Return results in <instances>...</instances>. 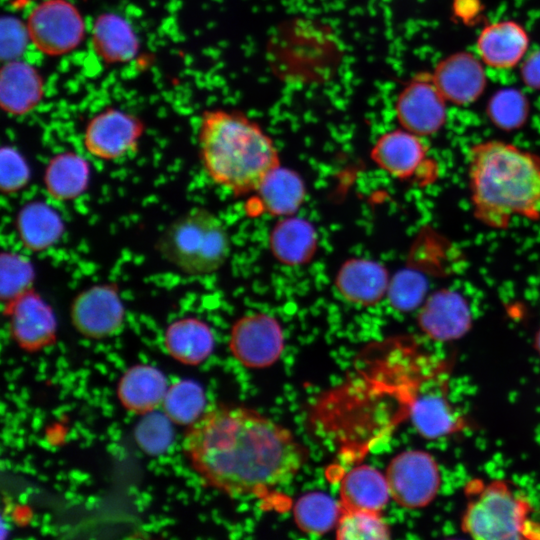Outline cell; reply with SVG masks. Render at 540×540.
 Masks as SVG:
<instances>
[{"mask_svg":"<svg viewBox=\"0 0 540 540\" xmlns=\"http://www.w3.org/2000/svg\"><path fill=\"white\" fill-rule=\"evenodd\" d=\"M472 323L464 298L453 291H439L430 296L418 314V325L429 338L448 342L464 336Z\"/></svg>","mask_w":540,"mask_h":540,"instance_id":"obj_14","label":"cell"},{"mask_svg":"<svg viewBox=\"0 0 540 540\" xmlns=\"http://www.w3.org/2000/svg\"><path fill=\"white\" fill-rule=\"evenodd\" d=\"M15 232L26 250L40 253L60 241L65 232V224L52 206L43 201H31L17 212Z\"/></svg>","mask_w":540,"mask_h":540,"instance_id":"obj_18","label":"cell"},{"mask_svg":"<svg viewBox=\"0 0 540 540\" xmlns=\"http://www.w3.org/2000/svg\"><path fill=\"white\" fill-rule=\"evenodd\" d=\"M336 537L340 540H384L390 538V529L381 513L342 510Z\"/></svg>","mask_w":540,"mask_h":540,"instance_id":"obj_30","label":"cell"},{"mask_svg":"<svg viewBox=\"0 0 540 540\" xmlns=\"http://www.w3.org/2000/svg\"><path fill=\"white\" fill-rule=\"evenodd\" d=\"M426 293L424 278L412 271H402L390 279L387 297L399 311H412L421 305Z\"/></svg>","mask_w":540,"mask_h":540,"instance_id":"obj_33","label":"cell"},{"mask_svg":"<svg viewBox=\"0 0 540 540\" xmlns=\"http://www.w3.org/2000/svg\"><path fill=\"white\" fill-rule=\"evenodd\" d=\"M172 423L164 412L145 414L135 429L138 446L150 455L163 453L173 439Z\"/></svg>","mask_w":540,"mask_h":540,"instance_id":"obj_32","label":"cell"},{"mask_svg":"<svg viewBox=\"0 0 540 540\" xmlns=\"http://www.w3.org/2000/svg\"><path fill=\"white\" fill-rule=\"evenodd\" d=\"M264 213L286 217L294 215L306 198L302 177L281 165L272 170L254 192Z\"/></svg>","mask_w":540,"mask_h":540,"instance_id":"obj_25","label":"cell"},{"mask_svg":"<svg viewBox=\"0 0 540 540\" xmlns=\"http://www.w3.org/2000/svg\"><path fill=\"white\" fill-rule=\"evenodd\" d=\"M144 131L140 118L111 107L95 114L87 122L83 146L94 158L118 161L136 152Z\"/></svg>","mask_w":540,"mask_h":540,"instance_id":"obj_8","label":"cell"},{"mask_svg":"<svg viewBox=\"0 0 540 540\" xmlns=\"http://www.w3.org/2000/svg\"><path fill=\"white\" fill-rule=\"evenodd\" d=\"M409 416L417 432L428 439L448 436L463 426L462 419L442 391L418 395L410 405Z\"/></svg>","mask_w":540,"mask_h":540,"instance_id":"obj_27","label":"cell"},{"mask_svg":"<svg viewBox=\"0 0 540 540\" xmlns=\"http://www.w3.org/2000/svg\"><path fill=\"white\" fill-rule=\"evenodd\" d=\"M75 330L86 338L103 339L118 333L125 320V307L115 283H98L80 291L70 305Z\"/></svg>","mask_w":540,"mask_h":540,"instance_id":"obj_10","label":"cell"},{"mask_svg":"<svg viewBox=\"0 0 540 540\" xmlns=\"http://www.w3.org/2000/svg\"><path fill=\"white\" fill-rule=\"evenodd\" d=\"M215 337L210 326L197 317L179 318L166 328L164 347L176 361L196 366L213 352Z\"/></svg>","mask_w":540,"mask_h":540,"instance_id":"obj_22","label":"cell"},{"mask_svg":"<svg viewBox=\"0 0 540 540\" xmlns=\"http://www.w3.org/2000/svg\"><path fill=\"white\" fill-rule=\"evenodd\" d=\"M385 476L391 498L405 509L428 506L441 486V473L435 458L423 450H406L389 462Z\"/></svg>","mask_w":540,"mask_h":540,"instance_id":"obj_7","label":"cell"},{"mask_svg":"<svg viewBox=\"0 0 540 540\" xmlns=\"http://www.w3.org/2000/svg\"><path fill=\"white\" fill-rule=\"evenodd\" d=\"M432 79L446 100L458 104L475 100L485 84L480 62L469 54H457L441 62Z\"/></svg>","mask_w":540,"mask_h":540,"instance_id":"obj_21","label":"cell"},{"mask_svg":"<svg viewBox=\"0 0 540 540\" xmlns=\"http://www.w3.org/2000/svg\"><path fill=\"white\" fill-rule=\"evenodd\" d=\"M43 96V81L29 63L7 61L0 72V104L11 116L26 115L35 109Z\"/></svg>","mask_w":540,"mask_h":540,"instance_id":"obj_16","label":"cell"},{"mask_svg":"<svg viewBox=\"0 0 540 540\" xmlns=\"http://www.w3.org/2000/svg\"><path fill=\"white\" fill-rule=\"evenodd\" d=\"M9 331L23 350L36 352L57 338V318L51 305L34 288L4 303Z\"/></svg>","mask_w":540,"mask_h":540,"instance_id":"obj_11","label":"cell"},{"mask_svg":"<svg viewBox=\"0 0 540 540\" xmlns=\"http://www.w3.org/2000/svg\"><path fill=\"white\" fill-rule=\"evenodd\" d=\"M341 514L340 502L321 491L302 495L293 507L296 526L302 532L314 536L323 535L335 528Z\"/></svg>","mask_w":540,"mask_h":540,"instance_id":"obj_28","label":"cell"},{"mask_svg":"<svg viewBox=\"0 0 540 540\" xmlns=\"http://www.w3.org/2000/svg\"><path fill=\"white\" fill-rule=\"evenodd\" d=\"M168 387L161 370L148 364H137L121 376L117 396L127 411L145 415L162 406Z\"/></svg>","mask_w":540,"mask_h":540,"instance_id":"obj_17","label":"cell"},{"mask_svg":"<svg viewBox=\"0 0 540 540\" xmlns=\"http://www.w3.org/2000/svg\"><path fill=\"white\" fill-rule=\"evenodd\" d=\"M182 448L199 477L232 498L285 486L308 460L289 429L254 409L227 404L206 407L188 426Z\"/></svg>","mask_w":540,"mask_h":540,"instance_id":"obj_1","label":"cell"},{"mask_svg":"<svg viewBox=\"0 0 540 540\" xmlns=\"http://www.w3.org/2000/svg\"><path fill=\"white\" fill-rule=\"evenodd\" d=\"M30 42L41 53L60 56L76 49L85 37V22L68 0H42L29 13Z\"/></svg>","mask_w":540,"mask_h":540,"instance_id":"obj_6","label":"cell"},{"mask_svg":"<svg viewBox=\"0 0 540 540\" xmlns=\"http://www.w3.org/2000/svg\"><path fill=\"white\" fill-rule=\"evenodd\" d=\"M390 278L378 261L351 258L343 262L335 275V288L347 302L367 307L387 296Z\"/></svg>","mask_w":540,"mask_h":540,"instance_id":"obj_15","label":"cell"},{"mask_svg":"<svg viewBox=\"0 0 540 540\" xmlns=\"http://www.w3.org/2000/svg\"><path fill=\"white\" fill-rule=\"evenodd\" d=\"M525 30L513 21H499L485 27L477 40L480 60L494 69L518 64L528 49Z\"/></svg>","mask_w":540,"mask_h":540,"instance_id":"obj_19","label":"cell"},{"mask_svg":"<svg viewBox=\"0 0 540 540\" xmlns=\"http://www.w3.org/2000/svg\"><path fill=\"white\" fill-rule=\"evenodd\" d=\"M17 2H30V1H34V0H16Z\"/></svg>","mask_w":540,"mask_h":540,"instance_id":"obj_38","label":"cell"},{"mask_svg":"<svg viewBox=\"0 0 540 540\" xmlns=\"http://www.w3.org/2000/svg\"><path fill=\"white\" fill-rule=\"evenodd\" d=\"M91 40L95 53L107 63L128 62L138 52L139 42L133 28L115 13H104L95 20Z\"/></svg>","mask_w":540,"mask_h":540,"instance_id":"obj_26","label":"cell"},{"mask_svg":"<svg viewBox=\"0 0 540 540\" xmlns=\"http://www.w3.org/2000/svg\"><path fill=\"white\" fill-rule=\"evenodd\" d=\"M1 35V51L7 61L16 59L30 41L26 23L11 17L2 20Z\"/></svg>","mask_w":540,"mask_h":540,"instance_id":"obj_35","label":"cell"},{"mask_svg":"<svg viewBox=\"0 0 540 540\" xmlns=\"http://www.w3.org/2000/svg\"><path fill=\"white\" fill-rule=\"evenodd\" d=\"M370 157L387 174L405 180L415 176L424 165L427 148L421 136L401 127L379 136Z\"/></svg>","mask_w":540,"mask_h":540,"instance_id":"obj_13","label":"cell"},{"mask_svg":"<svg viewBox=\"0 0 540 540\" xmlns=\"http://www.w3.org/2000/svg\"><path fill=\"white\" fill-rule=\"evenodd\" d=\"M90 178L91 168L87 159L74 151H63L48 161L43 173V185L51 199L67 202L86 192Z\"/></svg>","mask_w":540,"mask_h":540,"instance_id":"obj_24","label":"cell"},{"mask_svg":"<svg viewBox=\"0 0 540 540\" xmlns=\"http://www.w3.org/2000/svg\"><path fill=\"white\" fill-rule=\"evenodd\" d=\"M445 100L432 78L416 77L396 99L397 120L402 128L416 135H432L445 123Z\"/></svg>","mask_w":540,"mask_h":540,"instance_id":"obj_12","label":"cell"},{"mask_svg":"<svg viewBox=\"0 0 540 540\" xmlns=\"http://www.w3.org/2000/svg\"><path fill=\"white\" fill-rule=\"evenodd\" d=\"M317 246L318 236L313 225L295 215L282 217L269 235L272 255L288 266H299L311 261Z\"/></svg>","mask_w":540,"mask_h":540,"instance_id":"obj_20","label":"cell"},{"mask_svg":"<svg viewBox=\"0 0 540 540\" xmlns=\"http://www.w3.org/2000/svg\"><path fill=\"white\" fill-rule=\"evenodd\" d=\"M461 528L481 540L540 539V522L531 518L529 501L504 481L472 484Z\"/></svg>","mask_w":540,"mask_h":540,"instance_id":"obj_5","label":"cell"},{"mask_svg":"<svg viewBox=\"0 0 540 540\" xmlns=\"http://www.w3.org/2000/svg\"><path fill=\"white\" fill-rule=\"evenodd\" d=\"M525 115V107L520 100H497L491 108L492 119L505 129L518 127Z\"/></svg>","mask_w":540,"mask_h":540,"instance_id":"obj_36","label":"cell"},{"mask_svg":"<svg viewBox=\"0 0 540 540\" xmlns=\"http://www.w3.org/2000/svg\"><path fill=\"white\" fill-rule=\"evenodd\" d=\"M342 510L381 513L391 497L386 476L370 465L352 468L339 489Z\"/></svg>","mask_w":540,"mask_h":540,"instance_id":"obj_23","label":"cell"},{"mask_svg":"<svg viewBox=\"0 0 540 540\" xmlns=\"http://www.w3.org/2000/svg\"><path fill=\"white\" fill-rule=\"evenodd\" d=\"M197 145L208 178L234 195L254 193L281 165L274 140L255 120L237 110L205 111Z\"/></svg>","mask_w":540,"mask_h":540,"instance_id":"obj_2","label":"cell"},{"mask_svg":"<svg viewBox=\"0 0 540 540\" xmlns=\"http://www.w3.org/2000/svg\"><path fill=\"white\" fill-rule=\"evenodd\" d=\"M156 248L182 273L200 276L214 273L225 264L231 241L224 222L216 214L194 207L165 228Z\"/></svg>","mask_w":540,"mask_h":540,"instance_id":"obj_4","label":"cell"},{"mask_svg":"<svg viewBox=\"0 0 540 540\" xmlns=\"http://www.w3.org/2000/svg\"><path fill=\"white\" fill-rule=\"evenodd\" d=\"M535 347H536V350H537L538 354L540 355V329L536 334Z\"/></svg>","mask_w":540,"mask_h":540,"instance_id":"obj_37","label":"cell"},{"mask_svg":"<svg viewBox=\"0 0 540 540\" xmlns=\"http://www.w3.org/2000/svg\"><path fill=\"white\" fill-rule=\"evenodd\" d=\"M229 349L233 357L245 367H269L283 353V329L275 317L266 313L243 315L231 327Z\"/></svg>","mask_w":540,"mask_h":540,"instance_id":"obj_9","label":"cell"},{"mask_svg":"<svg viewBox=\"0 0 540 540\" xmlns=\"http://www.w3.org/2000/svg\"><path fill=\"white\" fill-rule=\"evenodd\" d=\"M162 408L173 423L189 426L198 420L206 409L204 390L194 380H178L168 387Z\"/></svg>","mask_w":540,"mask_h":540,"instance_id":"obj_29","label":"cell"},{"mask_svg":"<svg viewBox=\"0 0 540 540\" xmlns=\"http://www.w3.org/2000/svg\"><path fill=\"white\" fill-rule=\"evenodd\" d=\"M31 170L25 157L14 147L5 146L0 153V188L3 194L13 195L29 183Z\"/></svg>","mask_w":540,"mask_h":540,"instance_id":"obj_34","label":"cell"},{"mask_svg":"<svg viewBox=\"0 0 540 540\" xmlns=\"http://www.w3.org/2000/svg\"><path fill=\"white\" fill-rule=\"evenodd\" d=\"M468 176L475 215L486 225L540 217L539 157L505 142H482L470 150Z\"/></svg>","mask_w":540,"mask_h":540,"instance_id":"obj_3","label":"cell"},{"mask_svg":"<svg viewBox=\"0 0 540 540\" xmlns=\"http://www.w3.org/2000/svg\"><path fill=\"white\" fill-rule=\"evenodd\" d=\"M1 300L6 303L33 288L35 273L32 263L21 254H1Z\"/></svg>","mask_w":540,"mask_h":540,"instance_id":"obj_31","label":"cell"}]
</instances>
